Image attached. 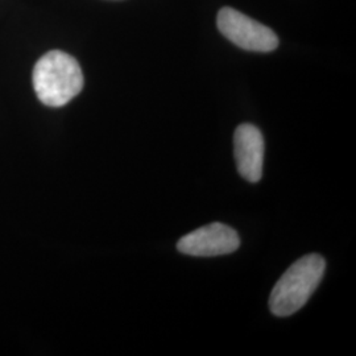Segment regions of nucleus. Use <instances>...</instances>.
<instances>
[{"label":"nucleus","instance_id":"f257e3e1","mask_svg":"<svg viewBox=\"0 0 356 356\" xmlns=\"http://www.w3.org/2000/svg\"><path fill=\"white\" fill-rule=\"evenodd\" d=\"M38 98L49 107H63L83 88L82 69L74 57L61 51L44 54L33 69Z\"/></svg>","mask_w":356,"mask_h":356},{"label":"nucleus","instance_id":"f03ea898","mask_svg":"<svg viewBox=\"0 0 356 356\" xmlns=\"http://www.w3.org/2000/svg\"><path fill=\"white\" fill-rule=\"evenodd\" d=\"M326 263L321 254H306L288 268L269 297L270 312L288 317L305 305L323 277Z\"/></svg>","mask_w":356,"mask_h":356},{"label":"nucleus","instance_id":"7ed1b4c3","mask_svg":"<svg viewBox=\"0 0 356 356\" xmlns=\"http://www.w3.org/2000/svg\"><path fill=\"white\" fill-rule=\"evenodd\" d=\"M216 23L225 38L245 51H272L279 47V38L270 28L234 8H222Z\"/></svg>","mask_w":356,"mask_h":356},{"label":"nucleus","instance_id":"20e7f679","mask_svg":"<svg viewBox=\"0 0 356 356\" xmlns=\"http://www.w3.org/2000/svg\"><path fill=\"white\" fill-rule=\"evenodd\" d=\"M241 245L238 232L223 223H210L181 238L177 243L181 254L211 257L235 252Z\"/></svg>","mask_w":356,"mask_h":356},{"label":"nucleus","instance_id":"39448f33","mask_svg":"<svg viewBox=\"0 0 356 356\" xmlns=\"http://www.w3.org/2000/svg\"><path fill=\"white\" fill-rule=\"evenodd\" d=\"M234 149L241 176L248 182H259L263 176L266 151L260 129L252 124H241L234 134Z\"/></svg>","mask_w":356,"mask_h":356}]
</instances>
